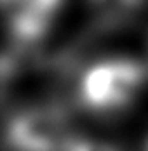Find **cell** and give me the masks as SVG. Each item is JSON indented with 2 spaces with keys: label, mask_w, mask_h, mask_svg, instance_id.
I'll return each instance as SVG.
<instances>
[{
  "label": "cell",
  "mask_w": 148,
  "mask_h": 151,
  "mask_svg": "<svg viewBox=\"0 0 148 151\" xmlns=\"http://www.w3.org/2000/svg\"><path fill=\"white\" fill-rule=\"evenodd\" d=\"M99 25H121L142 9L144 0H88Z\"/></svg>",
  "instance_id": "obj_4"
},
{
  "label": "cell",
  "mask_w": 148,
  "mask_h": 151,
  "mask_svg": "<svg viewBox=\"0 0 148 151\" xmlns=\"http://www.w3.org/2000/svg\"><path fill=\"white\" fill-rule=\"evenodd\" d=\"M61 0H2L16 45H31L45 36Z\"/></svg>",
  "instance_id": "obj_3"
},
{
  "label": "cell",
  "mask_w": 148,
  "mask_h": 151,
  "mask_svg": "<svg viewBox=\"0 0 148 151\" xmlns=\"http://www.w3.org/2000/svg\"><path fill=\"white\" fill-rule=\"evenodd\" d=\"M146 151H148V142H146Z\"/></svg>",
  "instance_id": "obj_6"
},
{
  "label": "cell",
  "mask_w": 148,
  "mask_h": 151,
  "mask_svg": "<svg viewBox=\"0 0 148 151\" xmlns=\"http://www.w3.org/2000/svg\"><path fill=\"white\" fill-rule=\"evenodd\" d=\"M65 151H121L119 147L101 140H90V138H72L65 147Z\"/></svg>",
  "instance_id": "obj_5"
},
{
  "label": "cell",
  "mask_w": 148,
  "mask_h": 151,
  "mask_svg": "<svg viewBox=\"0 0 148 151\" xmlns=\"http://www.w3.org/2000/svg\"><path fill=\"white\" fill-rule=\"evenodd\" d=\"M70 140L65 111L52 104L16 113L7 129V142L14 151H65Z\"/></svg>",
  "instance_id": "obj_2"
},
{
  "label": "cell",
  "mask_w": 148,
  "mask_h": 151,
  "mask_svg": "<svg viewBox=\"0 0 148 151\" xmlns=\"http://www.w3.org/2000/svg\"><path fill=\"white\" fill-rule=\"evenodd\" d=\"M146 77L148 70L135 59H105L83 75L79 99L97 115H117L137 99Z\"/></svg>",
  "instance_id": "obj_1"
}]
</instances>
